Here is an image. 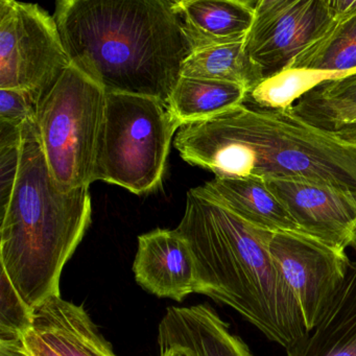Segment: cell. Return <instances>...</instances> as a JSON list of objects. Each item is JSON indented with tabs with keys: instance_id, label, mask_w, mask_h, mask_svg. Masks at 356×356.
I'll list each match as a JSON object with an SVG mask.
<instances>
[{
	"instance_id": "1",
	"label": "cell",
	"mask_w": 356,
	"mask_h": 356,
	"mask_svg": "<svg viewBox=\"0 0 356 356\" xmlns=\"http://www.w3.org/2000/svg\"><path fill=\"white\" fill-rule=\"evenodd\" d=\"M176 0H61L55 18L72 66L107 93L168 105L193 49Z\"/></svg>"
},
{
	"instance_id": "2",
	"label": "cell",
	"mask_w": 356,
	"mask_h": 356,
	"mask_svg": "<svg viewBox=\"0 0 356 356\" xmlns=\"http://www.w3.org/2000/svg\"><path fill=\"white\" fill-rule=\"evenodd\" d=\"M175 147L218 178L306 179L356 193V145L300 120L291 110L251 104L179 129Z\"/></svg>"
},
{
	"instance_id": "3",
	"label": "cell",
	"mask_w": 356,
	"mask_h": 356,
	"mask_svg": "<svg viewBox=\"0 0 356 356\" xmlns=\"http://www.w3.org/2000/svg\"><path fill=\"white\" fill-rule=\"evenodd\" d=\"M193 252L195 293L236 310L289 349L308 332L299 304L270 251L273 233L191 189L177 227Z\"/></svg>"
},
{
	"instance_id": "4",
	"label": "cell",
	"mask_w": 356,
	"mask_h": 356,
	"mask_svg": "<svg viewBox=\"0 0 356 356\" xmlns=\"http://www.w3.org/2000/svg\"><path fill=\"white\" fill-rule=\"evenodd\" d=\"M89 187L64 193L49 172L36 120L22 126L19 168L1 207V273L31 312L55 296L91 224Z\"/></svg>"
},
{
	"instance_id": "5",
	"label": "cell",
	"mask_w": 356,
	"mask_h": 356,
	"mask_svg": "<svg viewBox=\"0 0 356 356\" xmlns=\"http://www.w3.org/2000/svg\"><path fill=\"white\" fill-rule=\"evenodd\" d=\"M181 127L159 99L107 93L93 182L118 185L135 195L155 191L163 178L172 138Z\"/></svg>"
},
{
	"instance_id": "6",
	"label": "cell",
	"mask_w": 356,
	"mask_h": 356,
	"mask_svg": "<svg viewBox=\"0 0 356 356\" xmlns=\"http://www.w3.org/2000/svg\"><path fill=\"white\" fill-rule=\"evenodd\" d=\"M106 95L101 86L70 65L39 106L41 147L64 193L93 183Z\"/></svg>"
},
{
	"instance_id": "7",
	"label": "cell",
	"mask_w": 356,
	"mask_h": 356,
	"mask_svg": "<svg viewBox=\"0 0 356 356\" xmlns=\"http://www.w3.org/2000/svg\"><path fill=\"white\" fill-rule=\"evenodd\" d=\"M72 65L55 18L38 5L0 0V89L42 103Z\"/></svg>"
},
{
	"instance_id": "8",
	"label": "cell",
	"mask_w": 356,
	"mask_h": 356,
	"mask_svg": "<svg viewBox=\"0 0 356 356\" xmlns=\"http://www.w3.org/2000/svg\"><path fill=\"white\" fill-rule=\"evenodd\" d=\"M333 19L330 0H257L245 53L266 80L320 39Z\"/></svg>"
},
{
	"instance_id": "9",
	"label": "cell",
	"mask_w": 356,
	"mask_h": 356,
	"mask_svg": "<svg viewBox=\"0 0 356 356\" xmlns=\"http://www.w3.org/2000/svg\"><path fill=\"white\" fill-rule=\"evenodd\" d=\"M356 72V10L335 16L328 30L300 53L280 74L262 81L245 103L291 110L310 89Z\"/></svg>"
},
{
	"instance_id": "10",
	"label": "cell",
	"mask_w": 356,
	"mask_h": 356,
	"mask_svg": "<svg viewBox=\"0 0 356 356\" xmlns=\"http://www.w3.org/2000/svg\"><path fill=\"white\" fill-rule=\"evenodd\" d=\"M270 251L312 330L343 284L351 260L346 251L300 232L273 233Z\"/></svg>"
},
{
	"instance_id": "11",
	"label": "cell",
	"mask_w": 356,
	"mask_h": 356,
	"mask_svg": "<svg viewBox=\"0 0 356 356\" xmlns=\"http://www.w3.org/2000/svg\"><path fill=\"white\" fill-rule=\"evenodd\" d=\"M266 182L302 233L335 249L356 250L355 193L306 179H273Z\"/></svg>"
},
{
	"instance_id": "12",
	"label": "cell",
	"mask_w": 356,
	"mask_h": 356,
	"mask_svg": "<svg viewBox=\"0 0 356 356\" xmlns=\"http://www.w3.org/2000/svg\"><path fill=\"white\" fill-rule=\"evenodd\" d=\"M22 343L31 356H116L86 309L61 295L33 310Z\"/></svg>"
},
{
	"instance_id": "13",
	"label": "cell",
	"mask_w": 356,
	"mask_h": 356,
	"mask_svg": "<svg viewBox=\"0 0 356 356\" xmlns=\"http://www.w3.org/2000/svg\"><path fill=\"white\" fill-rule=\"evenodd\" d=\"M133 270L137 283L157 297L181 302L195 293V258L176 229L140 235Z\"/></svg>"
},
{
	"instance_id": "14",
	"label": "cell",
	"mask_w": 356,
	"mask_h": 356,
	"mask_svg": "<svg viewBox=\"0 0 356 356\" xmlns=\"http://www.w3.org/2000/svg\"><path fill=\"white\" fill-rule=\"evenodd\" d=\"M160 350L182 348L193 356H254L247 343L205 304L170 307L159 324Z\"/></svg>"
},
{
	"instance_id": "15",
	"label": "cell",
	"mask_w": 356,
	"mask_h": 356,
	"mask_svg": "<svg viewBox=\"0 0 356 356\" xmlns=\"http://www.w3.org/2000/svg\"><path fill=\"white\" fill-rule=\"evenodd\" d=\"M249 224L270 232H300L299 227L266 180L257 177L216 178L197 187Z\"/></svg>"
},
{
	"instance_id": "16",
	"label": "cell",
	"mask_w": 356,
	"mask_h": 356,
	"mask_svg": "<svg viewBox=\"0 0 356 356\" xmlns=\"http://www.w3.org/2000/svg\"><path fill=\"white\" fill-rule=\"evenodd\" d=\"M177 11L193 51L245 40L253 24L255 1L178 0Z\"/></svg>"
},
{
	"instance_id": "17",
	"label": "cell",
	"mask_w": 356,
	"mask_h": 356,
	"mask_svg": "<svg viewBox=\"0 0 356 356\" xmlns=\"http://www.w3.org/2000/svg\"><path fill=\"white\" fill-rule=\"evenodd\" d=\"M287 356H356V260L322 320L286 349Z\"/></svg>"
},
{
	"instance_id": "18",
	"label": "cell",
	"mask_w": 356,
	"mask_h": 356,
	"mask_svg": "<svg viewBox=\"0 0 356 356\" xmlns=\"http://www.w3.org/2000/svg\"><path fill=\"white\" fill-rule=\"evenodd\" d=\"M291 111L310 126L356 145V72L310 89Z\"/></svg>"
},
{
	"instance_id": "19",
	"label": "cell",
	"mask_w": 356,
	"mask_h": 356,
	"mask_svg": "<svg viewBox=\"0 0 356 356\" xmlns=\"http://www.w3.org/2000/svg\"><path fill=\"white\" fill-rule=\"evenodd\" d=\"M249 90L241 85L180 78L168 109L182 126L204 122L243 105Z\"/></svg>"
},
{
	"instance_id": "20",
	"label": "cell",
	"mask_w": 356,
	"mask_h": 356,
	"mask_svg": "<svg viewBox=\"0 0 356 356\" xmlns=\"http://www.w3.org/2000/svg\"><path fill=\"white\" fill-rule=\"evenodd\" d=\"M243 41L193 51L183 63L181 78L233 83L250 92L264 76L248 57Z\"/></svg>"
},
{
	"instance_id": "21",
	"label": "cell",
	"mask_w": 356,
	"mask_h": 356,
	"mask_svg": "<svg viewBox=\"0 0 356 356\" xmlns=\"http://www.w3.org/2000/svg\"><path fill=\"white\" fill-rule=\"evenodd\" d=\"M32 312L24 303L7 276L1 273L0 341L22 339L32 321Z\"/></svg>"
},
{
	"instance_id": "22",
	"label": "cell",
	"mask_w": 356,
	"mask_h": 356,
	"mask_svg": "<svg viewBox=\"0 0 356 356\" xmlns=\"http://www.w3.org/2000/svg\"><path fill=\"white\" fill-rule=\"evenodd\" d=\"M24 126V124H22ZM22 126L0 122V203L6 205L17 176L22 152Z\"/></svg>"
},
{
	"instance_id": "23",
	"label": "cell",
	"mask_w": 356,
	"mask_h": 356,
	"mask_svg": "<svg viewBox=\"0 0 356 356\" xmlns=\"http://www.w3.org/2000/svg\"><path fill=\"white\" fill-rule=\"evenodd\" d=\"M38 104L32 95L17 89H0V122L22 126L36 120Z\"/></svg>"
},
{
	"instance_id": "24",
	"label": "cell",
	"mask_w": 356,
	"mask_h": 356,
	"mask_svg": "<svg viewBox=\"0 0 356 356\" xmlns=\"http://www.w3.org/2000/svg\"><path fill=\"white\" fill-rule=\"evenodd\" d=\"M0 356H31L19 341H0Z\"/></svg>"
},
{
	"instance_id": "25",
	"label": "cell",
	"mask_w": 356,
	"mask_h": 356,
	"mask_svg": "<svg viewBox=\"0 0 356 356\" xmlns=\"http://www.w3.org/2000/svg\"><path fill=\"white\" fill-rule=\"evenodd\" d=\"M160 356H193L186 350L182 348H166V349L160 350Z\"/></svg>"
}]
</instances>
